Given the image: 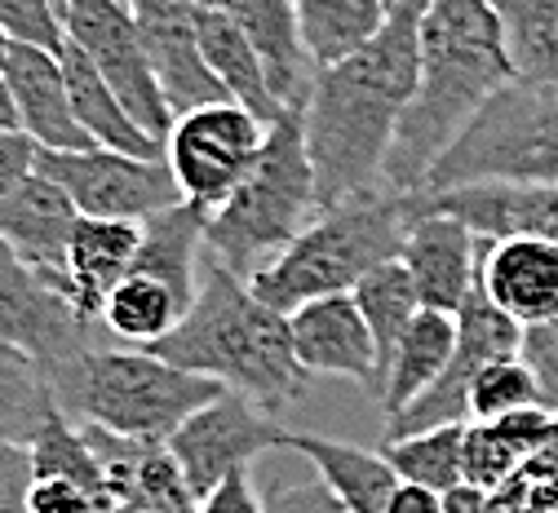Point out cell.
<instances>
[{
	"instance_id": "cell-1",
	"label": "cell",
	"mask_w": 558,
	"mask_h": 513,
	"mask_svg": "<svg viewBox=\"0 0 558 513\" xmlns=\"http://www.w3.org/2000/svg\"><path fill=\"white\" fill-rule=\"evenodd\" d=\"M426 10L430 0H395L368 45L332 66H319L315 89L302 107L319 208L386 191V160L399 120L422 85Z\"/></svg>"
},
{
	"instance_id": "cell-2",
	"label": "cell",
	"mask_w": 558,
	"mask_h": 513,
	"mask_svg": "<svg viewBox=\"0 0 558 513\" xmlns=\"http://www.w3.org/2000/svg\"><path fill=\"white\" fill-rule=\"evenodd\" d=\"M514 81L493 0H430L422 23V85L399 120L386 191L422 195L448 146Z\"/></svg>"
},
{
	"instance_id": "cell-3",
	"label": "cell",
	"mask_w": 558,
	"mask_h": 513,
	"mask_svg": "<svg viewBox=\"0 0 558 513\" xmlns=\"http://www.w3.org/2000/svg\"><path fill=\"white\" fill-rule=\"evenodd\" d=\"M151 354L218 381L231 394H244L266 416L298 403L311 386V372L293 350L289 315L270 310L244 279L214 261H204L191 315L178 323V332L151 345Z\"/></svg>"
},
{
	"instance_id": "cell-4",
	"label": "cell",
	"mask_w": 558,
	"mask_h": 513,
	"mask_svg": "<svg viewBox=\"0 0 558 513\" xmlns=\"http://www.w3.org/2000/svg\"><path fill=\"white\" fill-rule=\"evenodd\" d=\"M49 386L58 407L76 425H98L143 443H169L199 407L227 394L218 381L173 368L151 350H133L111 337L85 345L49 377Z\"/></svg>"
},
{
	"instance_id": "cell-5",
	"label": "cell",
	"mask_w": 558,
	"mask_h": 513,
	"mask_svg": "<svg viewBox=\"0 0 558 513\" xmlns=\"http://www.w3.org/2000/svg\"><path fill=\"white\" fill-rule=\"evenodd\" d=\"M319 212L324 208L315 164L306 151V115L302 107H289L270 124L262 160L248 173V182L218 212H208L204 261L253 283Z\"/></svg>"
},
{
	"instance_id": "cell-6",
	"label": "cell",
	"mask_w": 558,
	"mask_h": 513,
	"mask_svg": "<svg viewBox=\"0 0 558 513\" xmlns=\"http://www.w3.org/2000/svg\"><path fill=\"white\" fill-rule=\"evenodd\" d=\"M408 227V195L373 191L345 199L337 208H324L248 288L279 315H293L319 297H345L373 270L403 257Z\"/></svg>"
},
{
	"instance_id": "cell-7",
	"label": "cell",
	"mask_w": 558,
	"mask_h": 513,
	"mask_svg": "<svg viewBox=\"0 0 558 513\" xmlns=\"http://www.w3.org/2000/svg\"><path fill=\"white\" fill-rule=\"evenodd\" d=\"M470 182L558 186V85L510 81L448 146V156L435 164L426 191H448Z\"/></svg>"
},
{
	"instance_id": "cell-8",
	"label": "cell",
	"mask_w": 558,
	"mask_h": 513,
	"mask_svg": "<svg viewBox=\"0 0 558 513\" xmlns=\"http://www.w3.org/2000/svg\"><path fill=\"white\" fill-rule=\"evenodd\" d=\"M270 124L240 102H208L173 120L165 137V160L182 186V199L218 212L257 169Z\"/></svg>"
},
{
	"instance_id": "cell-9",
	"label": "cell",
	"mask_w": 558,
	"mask_h": 513,
	"mask_svg": "<svg viewBox=\"0 0 558 513\" xmlns=\"http://www.w3.org/2000/svg\"><path fill=\"white\" fill-rule=\"evenodd\" d=\"M58 10L66 40L102 71V81L120 94L129 115L156 142H165L178 115L160 89V76L151 66V53L143 45L129 0H58Z\"/></svg>"
},
{
	"instance_id": "cell-10",
	"label": "cell",
	"mask_w": 558,
	"mask_h": 513,
	"mask_svg": "<svg viewBox=\"0 0 558 513\" xmlns=\"http://www.w3.org/2000/svg\"><path fill=\"white\" fill-rule=\"evenodd\" d=\"M40 173L66 191L81 217H116V222H147L182 199V186L165 156L143 160L89 146V151H40Z\"/></svg>"
},
{
	"instance_id": "cell-11",
	"label": "cell",
	"mask_w": 558,
	"mask_h": 513,
	"mask_svg": "<svg viewBox=\"0 0 558 513\" xmlns=\"http://www.w3.org/2000/svg\"><path fill=\"white\" fill-rule=\"evenodd\" d=\"M107 332L85 323L72 297L32 270L5 240H0V345H10L40 363V372L53 377L66 368L85 345L102 341Z\"/></svg>"
},
{
	"instance_id": "cell-12",
	"label": "cell",
	"mask_w": 558,
	"mask_h": 513,
	"mask_svg": "<svg viewBox=\"0 0 558 513\" xmlns=\"http://www.w3.org/2000/svg\"><path fill=\"white\" fill-rule=\"evenodd\" d=\"M279 433H284V425H275V416L253 407L244 394L227 390L169 438V452L182 465L195 500L204 504L235 474H253V461L279 448Z\"/></svg>"
},
{
	"instance_id": "cell-13",
	"label": "cell",
	"mask_w": 558,
	"mask_h": 513,
	"mask_svg": "<svg viewBox=\"0 0 558 513\" xmlns=\"http://www.w3.org/2000/svg\"><path fill=\"white\" fill-rule=\"evenodd\" d=\"M519 345H523V328L510 315H501L483 292H474L470 306L457 315V354L448 363V372L408 412L386 420V438H412V433L444 429V425H470L474 377L487 368V363L519 354Z\"/></svg>"
},
{
	"instance_id": "cell-14",
	"label": "cell",
	"mask_w": 558,
	"mask_h": 513,
	"mask_svg": "<svg viewBox=\"0 0 558 513\" xmlns=\"http://www.w3.org/2000/svg\"><path fill=\"white\" fill-rule=\"evenodd\" d=\"M416 212H444L470 227L478 240H545L558 244V186L541 182H470L448 191L408 195Z\"/></svg>"
},
{
	"instance_id": "cell-15",
	"label": "cell",
	"mask_w": 558,
	"mask_h": 513,
	"mask_svg": "<svg viewBox=\"0 0 558 513\" xmlns=\"http://www.w3.org/2000/svg\"><path fill=\"white\" fill-rule=\"evenodd\" d=\"M298 363L311 377H341L373 390L381 399L386 372H381V350L373 341L368 319L360 315L355 297H319L289 315Z\"/></svg>"
},
{
	"instance_id": "cell-16",
	"label": "cell",
	"mask_w": 558,
	"mask_h": 513,
	"mask_svg": "<svg viewBox=\"0 0 558 513\" xmlns=\"http://www.w3.org/2000/svg\"><path fill=\"white\" fill-rule=\"evenodd\" d=\"M399 261L408 266L412 283H416V297H422L426 310L461 315L470 306V297L478 292L483 240L470 227H461L457 217L412 208V227H408Z\"/></svg>"
},
{
	"instance_id": "cell-17",
	"label": "cell",
	"mask_w": 558,
	"mask_h": 513,
	"mask_svg": "<svg viewBox=\"0 0 558 513\" xmlns=\"http://www.w3.org/2000/svg\"><path fill=\"white\" fill-rule=\"evenodd\" d=\"M129 10L137 19V32H143V45L151 53L173 115H186L208 102H231L199 53L195 0H129Z\"/></svg>"
},
{
	"instance_id": "cell-18",
	"label": "cell",
	"mask_w": 558,
	"mask_h": 513,
	"mask_svg": "<svg viewBox=\"0 0 558 513\" xmlns=\"http://www.w3.org/2000/svg\"><path fill=\"white\" fill-rule=\"evenodd\" d=\"M204 10H227L240 32L248 36L253 53L262 58V71L270 81V94L279 98V107H306L319 62L306 49V32H302V14L298 0H195Z\"/></svg>"
},
{
	"instance_id": "cell-19",
	"label": "cell",
	"mask_w": 558,
	"mask_h": 513,
	"mask_svg": "<svg viewBox=\"0 0 558 513\" xmlns=\"http://www.w3.org/2000/svg\"><path fill=\"white\" fill-rule=\"evenodd\" d=\"M89 448L107 474L116 504L143 513H199V500L173 461L169 443H143V438H120L98 425H81Z\"/></svg>"
},
{
	"instance_id": "cell-20",
	"label": "cell",
	"mask_w": 558,
	"mask_h": 513,
	"mask_svg": "<svg viewBox=\"0 0 558 513\" xmlns=\"http://www.w3.org/2000/svg\"><path fill=\"white\" fill-rule=\"evenodd\" d=\"M137 257H143V222H116V217H81L76 222L62 292L85 323L102 328L111 292L137 270Z\"/></svg>"
},
{
	"instance_id": "cell-21",
	"label": "cell",
	"mask_w": 558,
	"mask_h": 513,
	"mask_svg": "<svg viewBox=\"0 0 558 513\" xmlns=\"http://www.w3.org/2000/svg\"><path fill=\"white\" fill-rule=\"evenodd\" d=\"M76 222H81L76 204L40 169L0 199V240L58 288L66 274V248H72Z\"/></svg>"
},
{
	"instance_id": "cell-22",
	"label": "cell",
	"mask_w": 558,
	"mask_h": 513,
	"mask_svg": "<svg viewBox=\"0 0 558 513\" xmlns=\"http://www.w3.org/2000/svg\"><path fill=\"white\" fill-rule=\"evenodd\" d=\"M478 292L519 328L558 319V244L545 240H483Z\"/></svg>"
},
{
	"instance_id": "cell-23",
	"label": "cell",
	"mask_w": 558,
	"mask_h": 513,
	"mask_svg": "<svg viewBox=\"0 0 558 513\" xmlns=\"http://www.w3.org/2000/svg\"><path fill=\"white\" fill-rule=\"evenodd\" d=\"M5 85L19 107V129L40 151H89L94 146L72 111V89H66V71L58 53L19 45L5 66Z\"/></svg>"
},
{
	"instance_id": "cell-24",
	"label": "cell",
	"mask_w": 558,
	"mask_h": 513,
	"mask_svg": "<svg viewBox=\"0 0 558 513\" xmlns=\"http://www.w3.org/2000/svg\"><path fill=\"white\" fill-rule=\"evenodd\" d=\"M279 452H298L306 465H315V478L332 487L345 513H386L390 496L399 491V474L381 452L341 443V438L284 429L279 433Z\"/></svg>"
},
{
	"instance_id": "cell-25",
	"label": "cell",
	"mask_w": 558,
	"mask_h": 513,
	"mask_svg": "<svg viewBox=\"0 0 558 513\" xmlns=\"http://www.w3.org/2000/svg\"><path fill=\"white\" fill-rule=\"evenodd\" d=\"M558 433V416L545 407L506 416V420H470L465 425V483L478 491H501L523 469L532 456Z\"/></svg>"
},
{
	"instance_id": "cell-26",
	"label": "cell",
	"mask_w": 558,
	"mask_h": 513,
	"mask_svg": "<svg viewBox=\"0 0 558 513\" xmlns=\"http://www.w3.org/2000/svg\"><path fill=\"white\" fill-rule=\"evenodd\" d=\"M62 71H66V89H72V111L81 120V129L89 133L94 146H107V151H124V156H143L156 160L165 156V142H156L143 124L129 115V107L120 102V94L102 81V71L66 40L62 45Z\"/></svg>"
},
{
	"instance_id": "cell-27",
	"label": "cell",
	"mask_w": 558,
	"mask_h": 513,
	"mask_svg": "<svg viewBox=\"0 0 558 513\" xmlns=\"http://www.w3.org/2000/svg\"><path fill=\"white\" fill-rule=\"evenodd\" d=\"M195 32H199V53L214 71V81L227 89L231 102H240L244 111H253L257 120L275 124L284 115L279 98L270 94V81L262 71V58L253 53L248 36L240 32V23L227 10H204L195 5Z\"/></svg>"
},
{
	"instance_id": "cell-28",
	"label": "cell",
	"mask_w": 558,
	"mask_h": 513,
	"mask_svg": "<svg viewBox=\"0 0 558 513\" xmlns=\"http://www.w3.org/2000/svg\"><path fill=\"white\" fill-rule=\"evenodd\" d=\"M457 354V315L444 310H422L412 319V328L403 332V341L395 345V358L386 368V386H381V407L386 420H395L399 412H408L422 399Z\"/></svg>"
},
{
	"instance_id": "cell-29",
	"label": "cell",
	"mask_w": 558,
	"mask_h": 513,
	"mask_svg": "<svg viewBox=\"0 0 558 513\" xmlns=\"http://www.w3.org/2000/svg\"><path fill=\"white\" fill-rule=\"evenodd\" d=\"M195 302H186L182 292L147 270H133L102 310V332L120 345H133V350H151L160 345L169 332H178V323L191 315Z\"/></svg>"
},
{
	"instance_id": "cell-30",
	"label": "cell",
	"mask_w": 558,
	"mask_h": 513,
	"mask_svg": "<svg viewBox=\"0 0 558 513\" xmlns=\"http://www.w3.org/2000/svg\"><path fill=\"white\" fill-rule=\"evenodd\" d=\"M514 81L558 85V0H493Z\"/></svg>"
},
{
	"instance_id": "cell-31",
	"label": "cell",
	"mask_w": 558,
	"mask_h": 513,
	"mask_svg": "<svg viewBox=\"0 0 558 513\" xmlns=\"http://www.w3.org/2000/svg\"><path fill=\"white\" fill-rule=\"evenodd\" d=\"M298 14L311 58L319 66H332L381 32L390 0H298Z\"/></svg>"
},
{
	"instance_id": "cell-32",
	"label": "cell",
	"mask_w": 558,
	"mask_h": 513,
	"mask_svg": "<svg viewBox=\"0 0 558 513\" xmlns=\"http://www.w3.org/2000/svg\"><path fill=\"white\" fill-rule=\"evenodd\" d=\"M53 412L58 399L40 363L0 345V448H32Z\"/></svg>"
},
{
	"instance_id": "cell-33",
	"label": "cell",
	"mask_w": 558,
	"mask_h": 513,
	"mask_svg": "<svg viewBox=\"0 0 558 513\" xmlns=\"http://www.w3.org/2000/svg\"><path fill=\"white\" fill-rule=\"evenodd\" d=\"M381 456L395 465L399 483H416L448 496L465 483V425H444L412 438H386Z\"/></svg>"
},
{
	"instance_id": "cell-34",
	"label": "cell",
	"mask_w": 558,
	"mask_h": 513,
	"mask_svg": "<svg viewBox=\"0 0 558 513\" xmlns=\"http://www.w3.org/2000/svg\"><path fill=\"white\" fill-rule=\"evenodd\" d=\"M351 297H355L360 315H364L368 328H373V341H377V350H381V372H386L390 358H395V345L403 341V332L412 328V319L426 310L422 297H416V283H412V274H408L403 261H386L381 270H373V274L351 292Z\"/></svg>"
},
{
	"instance_id": "cell-35",
	"label": "cell",
	"mask_w": 558,
	"mask_h": 513,
	"mask_svg": "<svg viewBox=\"0 0 558 513\" xmlns=\"http://www.w3.org/2000/svg\"><path fill=\"white\" fill-rule=\"evenodd\" d=\"M532 407H541V390H536V377L523 363V354H506L474 377L470 420H506V416H519Z\"/></svg>"
},
{
	"instance_id": "cell-36",
	"label": "cell",
	"mask_w": 558,
	"mask_h": 513,
	"mask_svg": "<svg viewBox=\"0 0 558 513\" xmlns=\"http://www.w3.org/2000/svg\"><path fill=\"white\" fill-rule=\"evenodd\" d=\"M0 27L10 32L14 45H32L49 53H62L66 45L58 0H0Z\"/></svg>"
},
{
	"instance_id": "cell-37",
	"label": "cell",
	"mask_w": 558,
	"mask_h": 513,
	"mask_svg": "<svg viewBox=\"0 0 558 513\" xmlns=\"http://www.w3.org/2000/svg\"><path fill=\"white\" fill-rule=\"evenodd\" d=\"M519 354H523V363H527L532 377H536L541 407L558 416V319L536 323V328H523Z\"/></svg>"
},
{
	"instance_id": "cell-38",
	"label": "cell",
	"mask_w": 558,
	"mask_h": 513,
	"mask_svg": "<svg viewBox=\"0 0 558 513\" xmlns=\"http://www.w3.org/2000/svg\"><path fill=\"white\" fill-rule=\"evenodd\" d=\"M262 513H345V504L332 496L324 478L311 483H279L262 496Z\"/></svg>"
},
{
	"instance_id": "cell-39",
	"label": "cell",
	"mask_w": 558,
	"mask_h": 513,
	"mask_svg": "<svg viewBox=\"0 0 558 513\" xmlns=\"http://www.w3.org/2000/svg\"><path fill=\"white\" fill-rule=\"evenodd\" d=\"M40 169V146L27 133H0V199Z\"/></svg>"
},
{
	"instance_id": "cell-40",
	"label": "cell",
	"mask_w": 558,
	"mask_h": 513,
	"mask_svg": "<svg viewBox=\"0 0 558 513\" xmlns=\"http://www.w3.org/2000/svg\"><path fill=\"white\" fill-rule=\"evenodd\" d=\"M32 491V452L0 448V513H27Z\"/></svg>"
},
{
	"instance_id": "cell-41",
	"label": "cell",
	"mask_w": 558,
	"mask_h": 513,
	"mask_svg": "<svg viewBox=\"0 0 558 513\" xmlns=\"http://www.w3.org/2000/svg\"><path fill=\"white\" fill-rule=\"evenodd\" d=\"M487 513H554V483L536 478H514L510 487L493 491Z\"/></svg>"
},
{
	"instance_id": "cell-42",
	"label": "cell",
	"mask_w": 558,
	"mask_h": 513,
	"mask_svg": "<svg viewBox=\"0 0 558 513\" xmlns=\"http://www.w3.org/2000/svg\"><path fill=\"white\" fill-rule=\"evenodd\" d=\"M199 513H262V496L253 487V474H235L214 496L199 504Z\"/></svg>"
},
{
	"instance_id": "cell-43",
	"label": "cell",
	"mask_w": 558,
	"mask_h": 513,
	"mask_svg": "<svg viewBox=\"0 0 558 513\" xmlns=\"http://www.w3.org/2000/svg\"><path fill=\"white\" fill-rule=\"evenodd\" d=\"M386 513H444V496L430 487H416V483H399Z\"/></svg>"
},
{
	"instance_id": "cell-44",
	"label": "cell",
	"mask_w": 558,
	"mask_h": 513,
	"mask_svg": "<svg viewBox=\"0 0 558 513\" xmlns=\"http://www.w3.org/2000/svg\"><path fill=\"white\" fill-rule=\"evenodd\" d=\"M487 504H493V491H478L470 483L444 496V513H487Z\"/></svg>"
},
{
	"instance_id": "cell-45",
	"label": "cell",
	"mask_w": 558,
	"mask_h": 513,
	"mask_svg": "<svg viewBox=\"0 0 558 513\" xmlns=\"http://www.w3.org/2000/svg\"><path fill=\"white\" fill-rule=\"evenodd\" d=\"M0 133H23L19 129V107H14V94H10L5 76H0Z\"/></svg>"
},
{
	"instance_id": "cell-46",
	"label": "cell",
	"mask_w": 558,
	"mask_h": 513,
	"mask_svg": "<svg viewBox=\"0 0 558 513\" xmlns=\"http://www.w3.org/2000/svg\"><path fill=\"white\" fill-rule=\"evenodd\" d=\"M14 49H19V45L10 40V32H5V27H0V76H5V66H10V58H14Z\"/></svg>"
},
{
	"instance_id": "cell-47",
	"label": "cell",
	"mask_w": 558,
	"mask_h": 513,
	"mask_svg": "<svg viewBox=\"0 0 558 513\" xmlns=\"http://www.w3.org/2000/svg\"><path fill=\"white\" fill-rule=\"evenodd\" d=\"M116 513H143V509H124V504H116Z\"/></svg>"
},
{
	"instance_id": "cell-48",
	"label": "cell",
	"mask_w": 558,
	"mask_h": 513,
	"mask_svg": "<svg viewBox=\"0 0 558 513\" xmlns=\"http://www.w3.org/2000/svg\"><path fill=\"white\" fill-rule=\"evenodd\" d=\"M390 5H395V0H390Z\"/></svg>"
}]
</instances>
